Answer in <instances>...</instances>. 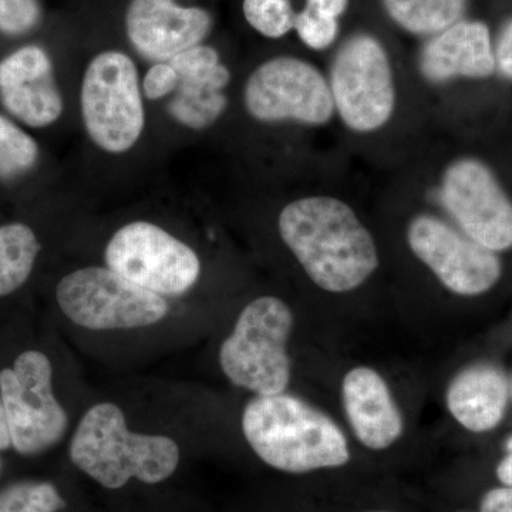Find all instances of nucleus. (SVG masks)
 <instances>
[{"instance_id":"1","label":"nucleus","mask_w":512,"mask_h":512,"mask_svg":"<svg viewBox=\"0 0 512 512\" xmlns=\"http://www.w3.org/2000/svg\"><path fill=\"white\" fill-rule=\"evenodd\" d=\"M325 72L336 127L350 146L384 163H406L423 144L421 128L429 121L410 70L389 46L370 30H355L336 45Z\"/></svg>"},{"instance_id":"2","label":"nucleus","mask_w":512,"mask_h":512,"mask_svg":"<svg viewBox=\"0 0 512 512\" xmlns=\"http://www.w3.org/2000/svg\"><path fill=\"white\" fill-rule=\"evenodd\" d=\"M345 191L318 184L284 205L278 232L306 276L322 291L349 293L380 266L379 248Z\"/></svg>"},{"instance_id":"3","label":"nucleus","mask_w":512,"mask_h":512,"mask_svg":"<svg viewBox=\"0 0 512 512\" xmlns=\"http://www.w3.org/2000/svg\"><path fill=\"white\" fill-rule=\"evenodd\" d=\"M402 165L410 171L403 192L488 251L512 249V198L483 158L457 154L437 160L423 143Z\"/></svg>"},{"instance_id":"4","label":"nucleus","mask_w":512,"mask_h":512,"mask_svg":"<svg viewBox=\"0 0 512 512\" xmlns=\"http://www.w3.org/2000/svg\"><path fill=\"white\" fill-rule=\"evenodd\" d=\"M242 431L256 456L285 473L345 466V434L325 413L292 394L256 396L242 416Z\"/></svg>"},{"instance_id":"5","label":"nucleus","mask_w":512,"mask_h":512,"mask_svg":"<svg viewBox=\"0 0 512 512\" xmlns=\"http://www.w3.org/2000/svg\"><path fill=\"white\" fill-rule=\"evenodd\" d=\"M70 458L97 483L117 490L131 478L147 484L167 480L180 463V448L168 437L133 433L120 407L100 403L80 421Z\"/></svg>"},{"instance_id":"6","label":"nucleus","mask_w":512,"mask_h":512,"mask_svg":"<svg viewBox=\"0 0 512 512\" xmlns=\"http://www.w3.org/2000/svg\"><path fill=\"white\" fill-rule=\"evenodd\" d=\"M242 103L248 116L265 126L318 133L336 127L325 69L303 57L274 56L256 66L245 80Z\"/></svg>"},{"instance_id":"7","label":"nucleus","mask_w":512,"mask_h":512,"mask_svg":"<svg viewBox=\"0 0 512 512\" xmlns=\"http://www.w3.org/2000/svg\"><path fill=\"white\" fill-rule=\"evenodd\" d=\"M291 308L276 296H261L245 306L234 332L222 343L220 365L235 386L258 396L285 392L291 382L288 339Z\"/></svg>"},{"instance_id":"8","label":"nucleus","mask_w":512,"mask_h":512,"mask_svg":"<svg viewBox=\"0 0 512 512\" xmlns=\"http://www.w3.org/2000/svg\"><path fill=\"white\" fill-rule=\"evenodd\" d=\"M80 106L90 140L110 154L136 146L146 124L136 63L119 50L94 56L83 76Z\"/></svg>"},{"instance_id":"9","label":"nucleus","mask_w":512,"mask_h":512,"mask_svg":"<svg viewBox=\"0 0 512 512\" xmlns=\"http://www.w3.org/2000/svg\"><path fill=\"white\" fill-rule=\"evenodd\" d=\"M420 205L404 228L414 258L454 295L473 298L490 292L503 278L500 255L468 238L439 212Z\"/></svg>"},{"instance_id":"10","label":"nucleus","mask_w":512,"mask_h":512,"mask_svg":"<svg viewBox=\"0 0 512 512\" xmlns=\"http://www.w3.org/2000/svg\"><path fill=\"white\" fill-rule=\"evenodd\" d=\"M0 400L20 456H39L66 434L69 419L53 393L52 362L40 350H25L0 369Z\"/></svg>"},{"instance_id":"11","label":"nucleus","mask_w":512,"mask_h":512,"mask_svg":"<svg viewBox=\"0 0 512 512\" xmlns=\"http://www.w3.org/2000/svg\"><path fill=\"white\" fill-rule=\"evenodd\" d=\"M56 299L67 318L92 330L144 328L160 322L168 312L163 296L99 266L64 276Z\"/></svg>"},{"instance_id":"12","label":"nucleus","mask_w":512,"mask_h":512,"mask_svg":"<svg viewBox=\"0 0 512 512\" xmlns=\"http://www.w3.org/2000/svg\"><path fill=\"white\" fill-rule=\"evenodd\" d=\"M104 256L111 271L157 295H181L201 274L194 249L146 221L121 227L111 237Z\"/></svg>"},{"instance_id":"13","label":"nucleus","mask_w":512,"mask_h":512,"mask_svg":"<svg viewBox=\"0 0 512 512\" xmlns=\"http://www.w3.org/2000/svg\"><path fill=\"white\" fill-rule=\"evenodd\" d=\"M409 70L423 110L456 84L493 79L497 64L490 28L481 20H460L423 40Z\"/></svg>"},{"instance_id":"14","label":"nucleus","mask_w":512,"mask_h":512,"mask_svg":"<svg viewBox=\"0 0 512 512\" xmlns=\"http://www.w3.org/2000/svg\"><path fill=\"white\" fill-rule=\"evenodd\" d=\"M214 20L200 6L177 0H131L126 12L128 40L148 60L170 62L210 35Z\"/></svg>"},{"instance_id":"15","label":"nucleus","mask_w":512,"mask_h":512,"mask_svg":"<svg viewBox=\"0 0 512 512\" xmlns=\"http://www.w3.org/2000/svg\"><path fill=\"white\" fill-rule=\"evenodd\" d=\"M0 100L30 127H47L60 119L62 94L53 80L52 59L43 47H20L0 62Z\"/></svg>"},{"instance_id":"16","label":"nucleus","mask_w":512,"mask_h":512,"mask_svg":"<svg viewBox=\"0 0 512 512\" xmlns=\"http://www.w3.org/2000/svg\"><path fill=\"white\" fill-rule=\"evenodd\" d=\"M342 400L350 426L363 446L384 450L402 436V413L376 370L365 366L350 370L343 379Z\"/></svg>"},{"instance_id":"17","label":"nucleus","mask_w":512,"mask_h":512,"mask_svg":"<svg viewBox=\"0 0 512 512\" xmlns=\"http://www.w3.org/2000/svg\"><path fill=\"white\" fill-rule=\"evenodd\" d=\"M510 396L511 383L504 370L493 363H477L451 380L446 403L458 424L480 434L500 426Z\"/></svg>"},{"instance_id":"18","label":"nucleus","mask_w":512,"mask_h":512,"mask_svg":"<svg viewBox=\"0 0 512 512\" xmlns=\"http://www.w3.org/2000/svg\"><path fill=\"white\" fill-rule=\"evenodd\" d=\"M380 5L397 29L427 40L463 20L468 0H380Z\"/></svg>"},{"instance_id":"19","label":"nucleus","mask_w":512,"mask_h":512,"mask_svg":"<svg viewBox=\"0 0 512 512\" xmlns=\"http://www.w3.org/2000/svg\"><path fill=\"white\" fill-rule=\"evenodd\" d=\"M40 249L42 245L29 225H0V298L12 295L28 282Z\"/></svg>"},{"instance_id":"20","label":"nucleus","mask_w":512,"mask_h":512,"mask_svg":"<svg viewBox=\"0 0 512 512\" xmlns=\"http://www.w3.org/2000/svg\"><path fill=\"white\" fill-rule=\"evenodd\" d=\"M175 92L177 94L168 104V113L192 130L211 127L228 109V96L222 89L178 84Z\"/></svg>"},{"instance_id":"21","label":"nucleus","mask_w":512,"mask_h":512,"mask_svg":"<svg viewBox=\"0 0 512 512\" xmlns=\"http://www.w3.org/2000/svg\"><path fill=\"white\" fill-rule=\"evenodd\" d=\"M180 77V84L207 86L227 90L232 74L222 63L220 53L214 47L198 45L173 57L168 62Z\"/></svg>"},{"instance_id":"22","label":"nucleus","mask_w":512,"mask_h":512,"mask_svg":"<svg viewBox=\"0 0 512 512\" xmlns=\"http://www.w3.org/2000/svg\"><path fill=\"white\" fill-rule=\"evenodd\" d=\"M66 501L47 481H20L0 490V512H59Z\"/></svg>"},{"instance_id":"23","label":"nucleus","mask_w":512,"mask_h":512,"mask_svg":"<svg viewBox=\"0 0 512 512\" xmlns=\"http://www.w3.org/2000/svg\"><path fill=\"white\" fill-rule=\"evenodd\" d=\"M296 10L291 0H244L242 15L258 35L279 40L295 29Z\"/></svg>"},{"instance_id":"24","label":"nucleus","mask_w":512,"mask_h":512,"mask_svg":"<svg viewBox=\"0 0 512 512\" xmlns=\"http://www.w3.org/2000/svg\"><path fill=\"white\" fill-rule=\"evenodd\" d=\"M39 157V146L28 133L0 114V171L5 174L29 170Z\"/></svg>"},{"instance_id":"25","label":"nucleus","mask_w":512,"mask_h":512,"mask_svg":"<svg viewBox=\"0 0 512 512\" xmlns=\"http://www.w3.org/2000/svg\"><path fill=\"white\" fill-rule=\"evenodd\" d=\"M340 19L320 13L319 10L303 6L296 13L295 29L298 39L303 46L316 53L328 52L338 45L340 39Z\"/></svg>"},{"instance_id":"26","label":"nucleus","mask_w":512,"mask_h":512,"mask_svg":"<svg viewBox=\"0 0 512 512\" xmlns=\"http://www.w3.org/2000/svg\"><path fill=\"white\" fill-rule=\"evenodd\" d=\"M39 20L37 0H0V32L23 35L35 28Z\"/></svg>"},{"instance_id":"27","label":"nucleus","mask_w":512,"mask_h":512,"mask_svg":"<svg viewBox=\"0 0 512 512\" xmlns=\"http://www.w3.org/2000/svg\"><path fill=\"white\" fill-rule=\"evenodd\" d=\"M180 77L168 62L157 63L148 70L143 80V93L148 100L163 99L177 90Z\"/></svg>"},{"instance_id":"28","label":"nucleus","mask_w":512,"mask_h":512,"mask_svg":"<svg viewBox=\"0 0 512 512\" xmlns=\"http://www.w3.org/2000/svg\"><path fill=\"white\" fill-rule=\"evenodd\" d=\"M497 74L512 82V18L501 26L494 42Z\"/></svg>"},{"instance_id":"29","label":"nucleus","mask_w":512,"mask_h":512,"mask_svg":"<svg viewBox=\"0 0 512 512\" xmlns=\"http://www.w3.org/2000/svg\"><path fill=\"white\" fill-rule=\"evenodd\" d=\"M480 512H512V487L493 488L481 498Z\"/></svg>"},{"instance_id":"30","label":"nucleus","mask_w":512,"mask_h":512,"mask_svg":"<svg viewBox=\"0 0 512 512\" xmlns=\"http://www.w3.org/2000/svg\"><path fill=\"white\" fill-rule=\"evenodd\" d=\"M305 2V6L336 19H342L350 8V0H305Z\"/></svg>"},{"instance_id":"31","label":"nucleus","mask_w":512,"mask_h":512,"mask_svg":"<svg viewBox=\"0 0 512 512\" xmlns=\"http://www.w3.org/2000/svg\"><path fill=\"white\" fill-rule=\"evenodd\" d=\"M12 448V437H10V430L8 424V417H6L5 409H3L2 400H0V453ZM3 461L0 457V473H2Z\"/></svg>"},{"instance_id":"32","label":"nucleus","mask_w":512,"mask_h":512,"mask_svg":"<svg viewBox=\"0 0 512 512\" xmlns=\"http://www.w3.org/2000/svg\"><path fill=\"white\" fill-rule=\"evenodd\" d=\"M497 477L504 485L512 487V454H508L497 467Z\"/></svg>"},{"instance_id":"33","label":"nucleus","mask_w":512,"mask_h":512,"mask_svg":"<svg viewBox=\"0 0 512 512\" xmlns=\"http://www.w3.org/2000/svg\"><path fill=\"white\" fill-rule=\"evenodd\" d=\"M505 450L508 451V454H512V436L510 437V439L505 441Z\"/></svg>"},{"instance_id":"34","label":"nucleus","mask_w":512,"mask_h":512,"mask_svg":"<svg viewBox=\"0 0 512 512\" xmlns=\"http://www.w3.org/2000/svg\"><path fill=\"white\" fill-rule=\"evenodd\" d=\"M511 396H512V380H511Z\"/></svg>"}]
</instances>
